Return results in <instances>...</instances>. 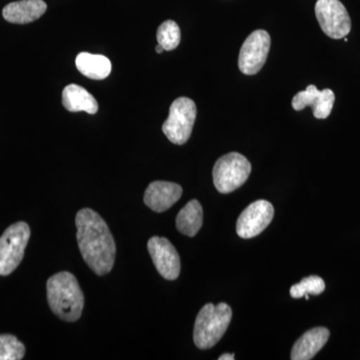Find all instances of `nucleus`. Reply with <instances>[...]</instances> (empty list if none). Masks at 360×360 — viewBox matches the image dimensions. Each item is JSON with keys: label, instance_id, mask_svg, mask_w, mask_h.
<instances>
[{"label": "nucleus", "instance_id": "nucleus-1", "mask_svg": "<svg viewBox=\"0 0 360 360\" xmlns=\"http://www.w3.org/2000/svg\"><path fill=\"white\" fill-rule=\"evenodd\" d=\"M77 243L84 262L97 276L108 274L115 264L116 248L108 224L89 208L79 210L75 219Z\"/></svg>", "mask_w": 360, "mask_h": 360}, {"label": "nucleus", "instance_id": "nucleus-2", "mask_svg": "<svg viewBox=\"0 0 360 360\" xmlns=\"http://www.w3.org/2000/svg\"><path fill=\"white\" fill-rule=\"evenodd\" d=\"M47 300L56 316L65 321H77L84 307V296L77 279L70 272L54 274L47 281Z\"/></svg>", "mask_w": 360, "mask_h": 360}, {"label": "nucleus", "instance_id": "nucleus-3", "mask_svg": "<svg viewBox=\"0 0 360 360\" xmlns=\"http://www.w3.org/2000/svg\"><path fill=\"white\" fill-rule=\"evenodd\" d=\"M231 319L232 310L226 303L205 304L194 323L193 340L196 347L200 349H210L214 347L224 335Z\"/></svg>", "mask_w": 360, "mask_h": 360}, {"label": "nucleus", "instance_id": "nucleus-4", "mask_svg": "<svg viewBox=\"0 0 360 360\" xmlns=\"http://www.w3.org/2000/svg\"><path fill=\"white\" fill-rule=\"evenodd\" d=\"M251 165L240 153H231L221 156L213 167V184L220 193L236 191L250 177Z\"/></svg>", "mask_w": 360, "mask_h": 360}, {"label": "nucleus", "instance_id": "nucleus-5", "mask_svg": "<svg viewBox=\"0 0 360 360\" xmlns=\"http://www.w3.org/2000/svg\"><path fill=\"white\" fill-rule=\"evenodd\" d=\"M30 238V226L22 221L11 225L4 232L0 238V276H9L18 269Z\"/></svg>", "mask_w": 360, "mask_h": 360}, {"label": "nucleus", "instance_id": "nucleus-6", "mask_svg": "<svg viewBox=\"0 0 360 360\" xmlns=\"http://www.w3.org/2000/svg\"><path fill=\"white\" fill-rule=\"evenodd\" d=\"M196 112L195 103L188 97L175 99L162 125L163 134L167 135L168 141L177 146L186 143L193 132Z\"/></svg>", "mask_w": 360, "mask_h": 360}, {"label": "nucleus", "instance_id": "nucleus-7", "mask_svg": "<svg viewBox=\"0 0 360 360\" xmlns=\"http://www.w3.org/2000/svg\"><path fill=\"white\" fill-rule=\"evenodd\" d=\"M315 15L322 32L333 39H341L352 30V20L340 0H317Z\"/></svg>", "mask_w": 360, "mask_h": 360}, {"label": "nucleus", "instance_id": "nucleus-8", "mask_svg": "<svg viewBox=\"0 0 360 360\" xmlns=\"http://www.w3.org/2000/svg\"><path fill=\"white\" fill-rule=\"evenodd\" d=\"M270 35L265 30H255L248 35L239 51V70L245 75H255L262 70L269 56Z\"/></svg>", "mask_w": 360, "mask_h": 360}, {"label": "nucleus", "instance_id": "nucleus-9", "mask_svg": "<svg viewBox=\"0 0 360 360\" xmlns=\"http://www.w3.org/2000/svg\"><path fill=\"white\" fill-rule=\"evenodd\" d=\"M274 217L271 203L264 200L255 201L239 215L236 232L241 238H255L269 226Z\"/></svg>", "mask_w": 360, "mask_h": 360}, {"label": "nucleus", "instance_id": "nucleus-10", "mask_svg": "<svg viewBox=\"0 0 360 360\" xmlns=\"http://www.w3.org/2000/svg\"><path fill=\"white\" fill-rule=\"evenodd\" d=\"M148 248L153 264L163 278L174 281L179 276V255L167 238L153 236L148 240Z\"/></svg>", "mask_w": 360, "mask_h": 360}, {"label": "nucleus", "instance_id": "nucleus-11", "mask_svg": "<svg viewBox=\"0 0 360 360\" xmlns=\"http://www.w3.org/2000/svg\"><path fill=\"white\" fill-rule=\"evenodd\" d=\"M335 101V96L333 90H319L315 85L310 84L307 89L295 94L292 98V108L296 111H300L309 106L315 118L326 120L330 115Z\"/></svg>", "mask_w": 360, "mask_h": 360}, {"label": "nucleus", "instance_id": "nucleus-12", "mask_svg": "<svg viewBox=\"0 0 360 360\" xmlns=\"http://www.w3.org/2000/svg\"><path fill=\"white\" fill-rule=\"evenodd\" d=\"M182 195L179 184L168 181H153L144 193V203L155 212H165L169 210Z\"/></svg>", "mask_w": 360, "mask_h": 360}, {"label": "nucleus", "instance_id": "nucleus-13", "mask_svg": "<svg viewBox=\"0 0 360 360\" xmlns=\"http://www.w3.org/2000/svg\"><path fill=\"white\" fill-rule=\"evenodd\" d=\"M330 333L326 328H314L303 333L293 345L290 359L309 360L321 352L328 342Z\"/></svg>", "mask_w": 360, "mask_h": 360}, {"label": "nucleus", "instance_id": "nucleus-14", "mask_svg": "<svg viewBox=\"0 0 360 360\" xmlns=\"http://www.w3.org/2000/svg\"><path fill=\"white\" fill-rule=\"evenodd\" d=\"M46 9L44 0H20L7 4L2 11V15L8 22L26 25L41 18Z\"/></svg>", "mask_w": 360, "mask_h": 360}, {"label": "nucleus", "instance_id": "nucleus-15", "mask_svg": "<svg viewBox=\"0 0 360 360\" xmlns=\"http://www.w3.org/2000/svg\"><path fill=\"white\" fill-rule=\"evenodd\" d=\"M63 104L70 112L85 111L89 115H96L98 103L92 94L77 84H70L63 89Z\"/></svg>", "mask_w": 360, "mask_h": 360}, {"label": "nucleus", "instance_id": "nucleus-16", "mask_svg": "<svg viewBox=\"0 0 360 360\" xmlns=\"http://www.w3.org/2000/svg\"><path fill=\"white\" fill-rule=\"evenodd\" d=\"M75 65L84 77L94 80H103L110 75L112 66L110 59L101 54L82 52L78 54Z\"/></svg>", "mask_w": 360, "mask_h": 360}, {"label": "nucleus", "instance_id": "nucleus-17", "mask_svg": "<svg viewBox=\"0 0 360 360\" xmlns=\"http://www.w3.org/2000/svg\"><path fill=\"white\" fill-rule=\"evenodd\" d=\"M202 221V207L198 200H193L189 201L180 210L176 217V229L180 233L189 236V238H193L200 231Z\"/></svg>", "mask_w": 360, "mask_h": 360}, {"label": "nucleus", "instance_id": "nucleus-18", "mask_svg": "<svg viewBox=\"0 0 360 360\" xmlns=\"http://www.w3.org/2000/svg\"><path fill=\"white\" fill-rule=\"evenodd\" d=\"M158 44L165 49V51H172L176 49L181 39V32L179 25L174 20H167L158 27Z\"/></svg>", "mask_w": 360, "mask_h": 360}, {"label": "nucleus", "instance_id": "nucleus-19", "mask_svg": "<svg viewBox=\"0 0 360 360\" xmlns=\"http://www.w3.org/2000/svg\"><path fill=\"white\" fill-rule=\"evenodd\" d=\"M326 290V283L321 277L311 276L305 277L300 283H296L291 286L290 295L291 297L298 300L303 296L319 295Z\"/></svg>", "mask_w": 360, "mask_h": 360}, {"label": "nucleus", "instance_id": "nucleus-20", "mask_svg": "<svg viewBox=\"0 0 360 360\" xmlns=\"http://www.w3.org/2000/svg\"><path fill=\"white\" fill-rule=\"evenodd\" d=\"M25 354V345L15 336L0 335V360H20Z\"/></svg>", "mask_w": 360, "mask_h": 360}, {"label": "nucleus", "instance_id": "nucleus-21", "mask_svg": "<svg viewBox=\"0 0 360 360\" xmlns=\"http://www.w3.org/2000/svg\"><path fill=\"white\" fill-rule=\"evenodd\" d=\"M234 355L231 354H222L221 356L219 357V360H233Z\"/></svg>", "mask_w": 360, "mask_h": 360}, {"label": "nucleus", "instance_id": "nucleus-22", "mask_svg": "<svg viewBox=\"0 0 360 360\" xmlns=\"http://www.w3.org/2000/svg\"><path fill=\"white\" fill-rule=\"evenodd\" d=\"M155 51H156V52H158V53H162V52L165 51V49H163V47L161 46L160 44H158V46H156Z\"/></svg>", "mask_w": 360, "mask_h": 360}]
</instances>
